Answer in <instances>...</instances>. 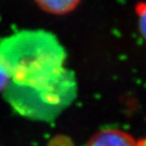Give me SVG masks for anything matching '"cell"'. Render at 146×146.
I'll return each instance as SVG.
<instances>
[{
	"label": "cell",
	"mask_w": 146,
	"mask_h": 146,
	"mask_svg": "<svg viewBox=\"0 0 146 146\" xmlns=\"http://www.w3.org/2000/svg\"><path fill=\"white\" fill-rule=\"evenodd\" d=\"M66 50L45 30H23L0 40V62L15 85L39 89L67 72Z\"/></svg>",
	"instance_id": "cell-1"
},
{
	"label": "cell",
	"mask_w": 146,
	"mask_h": 146,
	"mask_svg": "<svg viewBox=\"0 0 146 146\" xmlns=\"http://www.w3.org/2000/svg\"><path fill=\"white\" fill-rule=\"evenodd\" d=\"M76 94V76L70 69L61 79L44 88H27L9 82L4 90L5 98L15 112L31 120L42 122L54 121L73 103Z\"/></svg>",
	"instance_id": "cell-2"
},
{
	"label": "cell",
	"mask_w": 146,
	"mask_h": 146,
	"mask_svg": "<svg viewBox=\"0 0 146 146\" xmlns=\"http://www.w3.org/2000/svg\"><path fill=\"white\" fill-rule=\"evenodd\" d=\"M87 146H138L133 137L124 131L106 129L91 137Z\"/></svg>",
	"instance_id": "cell-3"
},
{
	"label": "cell",
	"mask_w": 146,
	"mask_h": 146,
	"mask_svg": "<svg viewBox=\"0 0 146 146\" xmlns=\"http://www.w3.org/2000/svg\"><path fill=\"white\" fill-rule=\"evenodd\" d=\"M80 1L81 0H35L42 10L55 15H64L73 11Z\"/></svg>",
	"instance_id": "cell-4"
},
{
	"label": "cell",
	"mask_w": 146,
	"mask_h": 146,
	"mask_svg": "<svg viewBox=\"0 0 146 146\" xmlns=\"http://www.w3.org/2000/svg\"><path fill=\"white\" fill-rule=\"evenodd\" d=\"M137 14L139 16L138 25L141 36L146 40V3H141L136 8Z\"/></svg>",
	"instance_id": "cell-5"
},
{
	"label": "cell",
	"mask_w": 146,
	"mask_h": 146,
	"mask_svg": "<svg viewBox=\"0 0 146 146\" xmlns=\"http://www.w3.org/2000/svg\"><path fill=\"white\" fill-rule=\"evenodd\" d=\"M10 82V77L0 62V91H4Z\"/></svg>",
	"instance_id": "cell-6"
},
{
	"label": "cell",
	"mask_w": 146,
	"mask_h": 146,
	"mask_svg": "<svg viewBox=\"0 0 146 146\" xmlns=\"http://www.w3.org/2000/svg\"><path fill=\"white\" fill-rule=\"evenodd\" d=\"M137 145L138 146H146V137L144 138V139L140 140V141L137 142Z\"/></svg>",
	"instance_id": "cell-7"
}]
</instances>
